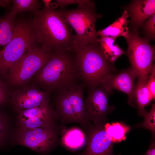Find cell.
<instances>
[{
  "label": "cell",
  "instance_id": "1",
  "mask_svg": "<svg viewBox=\"0 0 155 155\" xmlns=\"http://www.w3.org/2000/svg\"><path fill=\"white\" fill-rule=\"evenodd\" d=\"M38 44L50 53L72 51L74 46L72 28L51 6L34 14L31 21Z\"/></svg>",
  "mask_w": 155,
  "mask_h": 155
},
{
  "label": "cell",
  "instance_id": "2",
  "mask_svg": "<svg viewBox=\"0 0 155 155\" xmlns=\"http://www.w3.org/2000/svg\"><path fill=\"white\" fill-rule=\"evenodd\" d=\"M37 79L48 91L54 90L57 94L78 84L81 77L75 53L69 50L51 53L47 62L39 70Z\"/></svg>",
  "mask_w": 155,
  "mask_h": 155
},
{
  "label": "cell",
  "instance_id": "3",
  "mask_svg": "<svg viewBox=\"0 0 155 155\" xmlns=\"http://www.w3.org/2000/svg\"><path fill=\"white\" fill-rule=\"evenodd\" d=\"M81 79L88 88L98 87L115 71L114 66L106 58L98 43L74 46Z\"/></svg>",
  "mask_w": 155,
  "mask_h": 155
},
{
  "label": "cell",
  "instance_id": "4",
  "mask_svg": "<svg viewBox=\"0 0 155 155\" xmlns=\"http://www.w3.org/2000/svg\"><path fill=\"white\" fill-rule=\"evenodd\" d=\"M76 32L74 46H82L98 43L96 30V20L102 15L96 11L94 2L75 9L65 8L56 10Z\"/></svg>",
  "mask_w": 155,
  "mask_h": 155
},
{
  "label": "cell",
  "instance_id": "5",
  "mask_svg": "<svg viewBox=\"0 0 155 155\" xmlns=\"http://www.w3.org/2000/svg\"><path fill=\"white\" fill-rule=\"evenodd\" d=\"M84 84H78L70 89L58 93L55 113L61 125L76 123L86 130L92 124L87 119L84 98Z\"/></svg>",
  "mask_w": 155,
  "mask_h": 155
},
{
  "label": "cell",
  "instance_id": "6",
  "mask_svg": "<svg viewBox=\"0 0 155 155\" xmlns=\"http://www.w3.org/2000/svg\"><path fill=\"white\" fill-rule=\"evenodd\" d=\"M38 44L31 21H18L12 39L0 52V73L6 74L30 49Z\"/></svg>",
  "mask_w": 155,
  "mask_h": 155
},
{
  "label": "cell",
  "instance_id": "7",
  "mask_svg": "<svg viewBox=\"0 0 155 155\" xmlns=\"http://www.w3.org/2000/svg\"><path fill=\"white\" fill-rule=\"evenodd\" d=\"M126 40L131 67L138 79L148 80L155 59L154 46L151 45L147 38L140 37L137 29L130 32Z\"/></svg>",
  "mask_w": 155,
  "mask_h": 155
},
{
  "label": "cell",
  "instance_id": "8",
  "mask_svg": "<svg viewBox=\"0 0 155 155\" xmlns=\"http://www.w3.org/2000/svg\"><path fill=\"white\" fill-rule=\"evenodd\" d=\"M66 130L61 128L40 127L33 129L19 128L16 140L20 144L42 153L47 152L59 144V136Z\"/></svg>",
  "mask_w": 155,
  "mask_h": 155
},
{
  "label": "cell",
  "instance_id": "9",
  "mask_svg": "<svg viewBox=\"0 0 155 155\" xmlns=\"http://www.w3.org/2000/svg\"><path fill=\"white\" fill-rule=\"evenodd\" d=\"M51 53L38 44L30 49L10 68V82L15 85L22 84L26 82L44 66Z\"/></svg>",
  "mask_w": 155,
  "mask_h": 155
},
{
  "label": "cell",
  "instance_id": "10",
  "mask_svg": "<svg viewBox=\"0 0 155 155\" xmlns=\"http://www.w3.org/2000/svg\"><path fill=\"white\" fill-rule=\"evenodd\" d=\"M111 92L101 85L88 88L87 97L84 99L86 113L88 120L93 125L100 126L107 121V115L115 108L110 106L108 97Z\"/></svg>",
  "mask_w": 155,
  "mask_h": 155
},
{
  "label": "cell",
  "instance_id": "11",
  "mask_svg": "<svg viewBox=\"0 0 155 155\" xmlns=\"http://www.w3.org/2000/svg\"><path fill=\"white\" fill-rule=\"evenodd\" d=\"M55 110L49 104L19 111L18 122L20 128L33 129L44 127L58 128L65 126L58 123Z\"/></svg>",
  "mask_w": 155,
  "mask_h": 155
},
{
  "label": "cell",
  "instance_id": "12",
  "mask_svg": "<svg viewBox=\"0 0 155 155\" xmlns=\"http://www.w3.org/2000/svg\"><path fill=\"white\" fill-rule=\"evenodd\" d=\"M85 131L86 148L78 155H114V143L108 135L104 124L96 126L92 124Z\"/></svg>",
  "mask_w": 155,
  "mask_h": 155
},
{
  "label": "cell",
  "instance_id": "13",
  "mask_svg": "<svg viewBox=\"0 0 155 155\" xmlns=\"http://www.w3.org/2000/svg\"><path fill=\"white\" fill-rule=\"evenodd\" d=\"M136 78V73L131 67L117 75L109 76L100 85L111 92L113 90L115 89L125 93L128 96L129 104L134 107V83Z\"/></svg>",
  "mask_w": 155,
  "mask_h": 155
},
{
  "label": "cell",
  "instance_id": "14",
  "mask_svg": "<svg viewBox=\"0 0 155 155\" xmlns=\"http://www.w3.org/2000/svg\"><path fill=\"white\" fill-rule=\"evenodd\" d=\"M13 104L19 111L49 104L48 92L33 88H26L15 95Z\"/></svg>",
  "mask_w": 155,
  "mask_h": 155
},
{
  "label": "cell",
  "instance_id": "15",
  "mask_svg": "<svg viewBox=\"0 0 155 155\" xmlns=\"http://www.w3.org/2000/svg\"><path fill=\"white\" fill-rule=\"evenodd\" d=\"M133 30L142 26L144 22L155 14V0H133L128 7Z\"/></svg>",
  "mask_w": 155,
  "mask_h": 155
},
{
  "label": "cell",
  "instance_id": "16",
  "mask_svg": "<svg viewBox=\"0 0 155 155\" xmlns=\"http://www.w3.org/2000/svg\"><path fill=\"white\" fill-rule=\"evenodd\" d=\"M129 14L127 10L124 11L122 16L106 28L97 32L98 36L111 37L116 39L119 36L128 37L130 31L127 27Z\"/></svg>",
  "mask_w": 155,
  "mask_h": 155
},
{
  "label": "cell",
  "instance_id": "17",
  "mask_svg": "<svg viewBox=\"0 0 155 155\" xmlns=\"http://www.w3.org/2000/svg\"><path fill=\"white\" fill-rule=\"evenodd\" d=\"M60 144L66 148L76 150L86 145V133L77 128H73L66 131L61 135Z\"/></svg>",
  "mask_w": 155,
  "mask_h": 155
},
{
  "label": "cell",
  "instance_id": "18",
  "mask_svg": "<svg viewBox=\"0 0 155 155\" xmlns=\"http://www.w3.org/2000/svg\"><path fill=\"white\" fill-rule=\"evenodd\" d=\"M148 80L138 79L134 86V95L135 106L137 108L139 115L144 117L148 112L145 110V107L149 105L152 100L147 87Z\"/></svg>",
  "mask_w": 155,
  "mask_h": 155
},
{
  "label": "cell",
  "instance_id": "19",
  "mask_svg": "<svg viewBox=\"0 0 155 155\" xmlns=\"http://www.w3.org/2000/svg\"><path fill=\"white\" fill-rule=\"evenodd\" d=\"M17 21L9 13L0 17V52L3 51L12 39Z\"/></svg>",
  "mask_w": 155,
  "mask_h": 155
},
{
  "label": "cell",
  "instance_id": "20",
  "mask_svg": "<svg viewBox=\"0 0 155 155\" xmlns=\"http://www.w3.org/2000/svg\"><path fill=\"white\" fill-rule=\"evenodd\" d=\"M115 39L111 37H100L98 40L100 48L106 58L113 66L117 59L125 53L116 43Z\"/></svg>",
  "mask_w": 155,
  "mask_h": 155
},
{
  "label": "cell",
  "instance_id": "21",
  "mask_svg": "<svg viewBox=\"0 0 155 155\" xmlns=\"http://www.w3.org/2000/svg\"><path fill=\"white\" fill-rule=\"evenodd\" d=\"M11 3L12 5L9 13L15 18L18 14L24 12L30 11L34 14L42 7L41 3L37 0H13Z\"/></svg>",
  "mask_w": 155,
  "mask_h": 155
},
{
  "label": "cell",
  "instance_id": "22",
  "mask_svg": "<svg viewBox=\"0 0 155 155\" xmlns=\"http://www.w3.org/2000/svg\"><path fill=\"white\" fill-rule=\"evenodd\" d=\"M104 126L108 135L114 143L125 140V134L130 129L128 126L118 122L107 123Z\"/></svg>",
  "mask_w": 155,
  "mask_h": 155
},
{
  "label": "cell",
  "instance_id": "23",
  "mask_svg": "<svg viewBox=\"0 0 155 155\" xmlns=\"http://www.w3.org/2000/svg\"><path fill=\"white\" fill-rule=\"evenodd\" d=\"M144 120L142 123H138L135 126L136 127H142L150 131L152 137H155V104L152 105L151 108L144 117Z\"/></svg>",
  "mask_w": 155,
  "mask_h": 155
},
{
  "label": "cell",
  "instance_id": "24",
  "mask_svg": "<svg viewBox=\"0 0 155 155\" xmlns=\"http://www.w3.org/2000/svg\"><path fill=\"white\" fill-rule=\"evenodd\" d=\"M92 1L89 0H57L51 3L50 6L55 10L58 7L63 9L67 5L73 4H78L79 7L84 6L90 4Z\"/></svg>",
  "mask_w": 155,
  "mask_h": 155
},
{
  "label": "cell",
  "instance_id": "25",
  "mask_svg": "<svg viewBox=\"0 0 155 155\" xmlns=\"http://www.w3.org/2000/svg\"><path fill=\"white\" fill-rule=\"evenodd\" d=\"M147 38L154 40L155 37V14L150 16L144 24Z\"/></svg>",
  "mask_w": 155,
  "mask_h": 155
},
{
  "label": "cell",
  "instance_id": "26",
  "mask_svg": "<svg viewBox=\"0 0 155 155\" xmlns=\"http://www.w3.org/2000/svg\"><path fill=\"white\" fill-rule=\"evenodd\" d=\"M147 87L150 93L152 100L155 98V66L153 64L149 73Z\"/></svg>",
  "mask_w": 155,
  "mask_h": 155
},
{
  "label": "cell",
  "instance_id": "27",
  "mask_svg": "<svg viewBox=\"0 0 155 155\" xmlns=\"http://www.w3.org/2000/svg\"><path fill=\"white\" fill-rule=\"evenodd\" d=\"M8 130L7 119L3 115L0 114V145L5 139Z\"/></svg>",
  "mask_w": 155,
  "mask_h": 155
},
{
  "label": "cell",
  "instance_id": "28",
  "mask_svg": "<svg viewBox=\"0 0 155 155\" xmlns=\"http://www.w3.org/2000/svg\"><path fill=\"white\" fill-rule=\"evenodd\" d=\"M7 93V89L6 85L0 80V105L5 102Z\"/></svg>",
  "mask_w": 155,
  "mask_h": 155
},
{
  "label": "cell",
  "instance_id": "29",
  "mask_svg": "<svg viewBox=\"0 0 155 155\" xmlns=\"http://www.w3.org/2000/svg\"><path fill=\"white\" fill-rule=\"evenodd\" d=\"M144 155H155V137H152L150 147Z\"/></svg>",
  "mask_w": 155,
  "mask_h": 155
},
{
  "label": "cell",
  "instance_id": "30",
  "mask_svg": "<svg viewBox=\"0 0 155 155\" xmlns=\"http://www.w3.org/2000/svg\"><path fill=\"white\" fill-rule=\"evenodd\" d=\"M11 3V0H0V6L6 7L8 6Z\"/></svg>",
  "mask_w": 155,
  "mask_h": 155
},
{
  "label": "cell",
  "instance_id": "31",
  "mask_svg": "<svg viewBox=\"0 0 155 155\" xmlns=\"http://www.w3.org/2000/svg\"><path fill=\"white\" fill-rule=\"evenodd\" d=\"M42 1L44 5V7L46 8H48L50 7L51 0H42Z\"/></svg>",
  "mask_w": 155,
  "mask_h": 155
}]
</instances>
